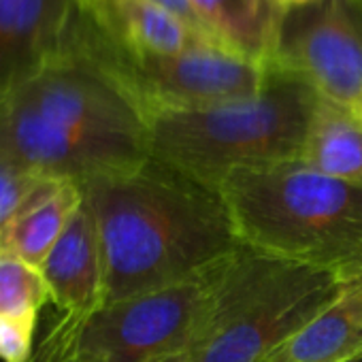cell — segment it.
Instances as JSON below:
<instances>
[{"label":"cell","mask_w":362,"mask_h":362,"mask_svg":"<svg viewBox=\"0 0 362 362\" xmlns=\"http://www.w3.org/2000/svg\"><path fill=\"white\" fill-rule=\"evenodd\" d=\"M79 186L98 230L103 305L177 286L241 247L220 190L158 158Z\"/></svg>","instance_id":"6da1fadb"},{"label":"cell","mask_w":362,"mask_h":362,"mask_svg":"<svg viewBox=\"0 0 362 362\" xmlns=\"http://www.w3.org/2000/svg\"><path fill=\"white\" fill-rule=\"evenodd\" d=\"M0 158L75 184L126 173L149 158L147 117L113 75L69 52L0 94Z\"/></svg>","instance_id":"7a4b0ae2"},{"label":"cell","mask_w":362,"mask_h":362,"mask_svg":"<svg viewBox=\"0 0 362 362\" xmlns=\"http://www.w3.org/2000/svg\"><path fill=\"white\" fill-rule=\"evenodd\" d=\"M241 243L362 279V186L300 160L239 166L218 186Z\"/></svg>","instance_id":"3957f363"},{"label":"cell","mask_w":362,"mask_h":362,"mask_svg":"<svg viewBox=\"0 0 362 362\" xmlns=\"http://www.w3.org/2000/svg\"><path fill=\"white\" fill-rule=\"evenodd\" d=\"M347 284L334 271L241 243L192 332L156 362H262L328 309Z\"/></svg>","instance_id":"277c9868"},{"label":"cell","mask_w":362,"mask_h":362,"mask_svg":"<svg viewBox=\"0 0 362 362\" xmlns=\"http://www.w3.org/2000/svg\"><path fill=\"white\" fill-rule=\"evenodd\" d=\"M317 103L305 79L271 66L252 98L149 115V156L218 188L233 168L298 160Z\"/></svg>","instance_id":"5b68a950"},{"label":"cell","mask_w":362,"mask_h":362,"mask_svg":"<svg viewBox=\"0 0 362 362\" xmlns=\"http://www.w3.org/2000/svg\"><path fill=\"white\" fill-rule=\"evenodd\" d=\"M230 258L158 292L60 313L28 362H156L173 354L201 320Z\"/></svg>","instance_id":"8992f818"},{"label":"cell","mask_w":362,"mask_h":362,"mask_svg":"<svg viewBox=\"0 0 362 362\" xmlns=\"http://www.w3.org/2000/svg\"><path fill=\"white\" fill-rule=\"evenodd\" d=\"M75 52L113 75L145 117L252 98L271 75V66L222 45H201L181 54H130L115 45L86 9Z\"/></svg>","instance_id":"52a82bcc"},{"label":"cell","mask_w":362,"mask_h":362,"mask_svg":"<svg viewBox=\"0 0 362 362\" xmlns=\"http://www.w3.org/2000/svg\"><path fill=\"white\" fill-rule=\"evenodd\" d=\"M271 66L362 117V0H315L286 11Z\"/></svg>","instance_id":"ba28073f"},{"label":"cell","mask_w":362,"mask_h":362,"mask_svg":"<svg viewBox=\"0 0 362 362\" xmlns=\"http://www.w3.org/2000/svg\"><path fill=\"white\" fill-rule=\"evenodd\" d=\"M81 0H0V94L69 54Z\"/></svg>","instance_id":"9c48e42d"},{"label":"cell","mask_w":362,"mask_h":362,"mask_svg":"<svg viewBox=\"0 0 362 362\" xmlns=\"http://www.w3.org/2000/svg\"><path fill=\"white\" fill-rule=\"evenodd\" d=\"M81 3L94 24L115 45L130 54H181L201 45H222L207 30L181 20L153 0H81Z\"/></svg>","instance_id":"30bf717a"},{"label":"cell","mask_w":362,"mask_h":362,"mask_svg":"<svg viewBox=\"0 0 362 362\" xmlns=\"http://www.w3.org/2000/svg\"><path fill=\"white\" fill-rule=\"evenodd\" d=\"M49 300L60 313H88L103 305V260L94 214L83 199L41 267Z\"/></svg>","instance_id":"8fae6325"},{"label":"cell","mask_w":362,"mask_h":362,"mask_svg":"<svg viewBox=\"0 0 362 362\" xmlns=\"http://www.w3.org/2000/svg\"><path fill=\"white\" fill-rule=\"evenodd\" d=\"M362 356V279L262 362H349Z\"/></svg>","instance_id":"7c38bea8"},{"label":"cell","mask_w":362,"mask_h":362,"mask_svg":"<svg viewBox=\"0 0 362 362\" xmlns=\"http://www.w3.org/2000/svg\"><path fill=\"white\" fill-rule=\"evenodd\" d=\"M201 24L230 52L271 66L284 9L275 0H188Z\"/></svg>","instance_id":"4fadbf2b"},{"label":"cell","mask_w":362,"mask_h":362,"mask_svg":"<svg viewBox=\"0 0 362 362\" xmlns=\"http://www.w3.org/2000/svg\"><path fill=\"white\" fill-rule=\"evenodd\" d=\"M81 201L79 184L58 181L0 230V252L41 269Z\"/></svg>","instance_id":"5bb4252c"},{"label":"cell","mask_w":362,"mask_h":362,"mask_svg":"<svg viewBox=\"0 0 362 362\" xmlns=\"http://www.w3.org/2000/svg\"><path fill=\"white\" fill-rule=\"evenodd\" d=\"M298 160L328 177L362 186V117L320 98Z\"/></svg>","instance_id":"9a60e30c"},{"label":"cell","mask_w":362,"mask_h":362,"mask_svg":"<svg viewBox=\"0 0 362 362\" xmlns=\"http://www.w3.org/2000/svg\"><path fill=\"white\" fill-rule=\"evenodd\" d=\"M49 303V288L41 269L0 252V315L37 320Z\"/></svg>","instance_id":"2e32d148"},{"label":"cell","mask_w":362,"mask_h":362,"mask_svg":"<svg viewBox=\"0 0 362 362\" xmlns=\"http://www.w3.org/2000/svg\"><path fill=\"white\" fill-rule=\"evenodd\" d=\"M58 181L35 175L0 158V230Z\"/></svg>","instance_id":"e0dca14e"},{"label":"cell","mask_w":362,"mask_h":362,"mask_svg":"<svg viewBox=\"0 0 362 362\" xmlns=\"http://www.w3.org/2000/svg\"><path fill=\"white\" fill-rule=\"evenodd\" d=\"M37 320L0 315V360L28 362L33 356V334Z\"/></svg>","instance_id":"ac0fdd59"},{"label":"cell","mask_w":362,"mask_h":362,"mask_svg":"<svg viewBox=\"0 0 362 362\" xmlns=\"http://www.w3.org/2000/svg\"><path fill=\"white\" fill-rule=\"evenodd\" d=\"M153 3H158L160 7H164V9H168L170 13H175V16H179L181 20H186V22H190L192 26H197V28H203V30H207L203 24H201V20H199V16L194 13V9H192V5L188 3V0H153ZM209 33V30H207ZM211 35V33H209Z\"/></svg>","instance_id":"d6986e66"},{"label":"cell","mask_w":362,"mask_h":362,"mask_svg":"<svg viewBox=\"0 0 362 362\" xmlns=\"http://www.w3.org/2000/svg\"><path fill=\"white\" fill-rule=\"evenodd\" d=\"M275 3L284 9V11H290V9H298V7H307L315 0H275Z\"/></svg>","instance_id":"ffe728a7"},{"label":"cell","mask_w":362,"mask_h":362,"mask_svg":"<svg viewBox=\"0 0 362 362\" xmlns=\"http://www.w3.org/2000/svg\"><path fill=\"white\" fill-rule=\"evenodd\" d=\"M349 362H362V356H358V358H354V360H349Z\"/></svg>","instance_id":"44dd1931"}]
</instances>
